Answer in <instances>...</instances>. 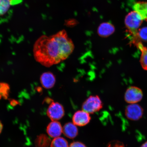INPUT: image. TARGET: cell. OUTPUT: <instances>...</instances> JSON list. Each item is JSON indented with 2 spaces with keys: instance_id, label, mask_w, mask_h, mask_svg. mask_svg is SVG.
<instances>
[{
  "instance_id": "18",
  "label": "cell",
  "mask_w": 147,
  "mask_h": 147,
  "mask_svg": "<svg viewBox=\"0 0 147 147\" xmlns=\"http://www.w3.org/2000/svg\"><path fill=\"white\" fill-rule=\"evenodd\" d=\"M137 41L136 45L139 42H141L140 41L147 42V27L143 28L139 30Z\"/></svg>"
},
{
  "instance_id": "4",
  "label": "cell",
  "mask_w": 147,
  "mask_h": 147,
  "mask_svg": "<svg viewBox=\"0 0 147 147\" xmlns=\"http://www.w3.org/2000/svg\"><path fill=\"white\" fill-rule=\"evenodd\" d=\"M47 114L52 121H57L64 116V108L59 103L52 100L48 108Z\"/></svg>"
},
{
  "instance_id": "20",
  "label": "cell",
  "mask_w": 147,
  "mask_h": 147,
  "mask_svg": "<svg viewBox=\"0 0 147 147\" xmlns=\"http://www.w3.org/2000/svg\"><path fill=\"white\" fill-rule=\"evenodd\" d=\"M69 147H87L83 143L80 142H73L70 145Z\"/></svg>"
},
{
  "instance_id": "16",
  "label": "cell",
  "mask_w": 147,
  "mask_h": 147,
  "mask_svg": "<svg viewBox=\"0 0 147 147\" xmlns=\"http://www.w3.org/2000/svg\"><path fill=\"white\" fill-rule=\"evenodd\" d=\"M51 147H69L67 141L63 138H55L51 142Z\"/></svg>"
},
{
  "instance_id": "11",
  "label": "cell",
  "mask_w": 147,
  "mask_h": 147,
  "mask_svg": "<svg viewBox=\"0 0 147 147\" xmlns=\"http://www.w3.org/2000/svg\"><path fill=\"white\" fill-rule=\"evenodd\" d=\"M63 133L66 137L69 138L74 139L78 135V128L73 123H67L63 126Z\"/></svg>"
},
{
  "instance_id": "5",
  "label": "cell",
  "mask_w": 147,
  "mask_h": 147,
  "mask_svg": "<svg viewBox=\"0 0 147 147\" xmlns=\"http://www.w3.org/2000/svg\"><path fill=\"white\" fill-rule=\"evenodd\" d=\"M143 96V92L140 88L135 86H131L126 90L124 99L128 103L136 104L142 100Z\"/></svg>"
},
{
  "instance_id": "19",
  "label": "cell",
  "mask_w": 147,
  "mask_h": 147,
  "mask_svg": "<svg viewBox=\"0 0 147 147\" xmlns=\"http://www.w3.org/2000/svg\"><path fill=\"white\" fill-rule=\"evenodd\" d=\"M107 147H125L124 145L119 142L114 141L109 143Z\"/></svg>"
},
{
  "instance_id": "21",
  "label": "cell",
  "mask_w": 147,
  "mask_h": 147,
  "mask_svg": "<svg viewBox=\"0 0 147 147\" xmlns=\"http://www.w3.org/2000/svg\"><path fill=\"white\" fill-rule=\"evenodd\" d=\"M3 128V125L2 124L1 121H0V134L1 133L2 130Z\"/></svg>"
},
{
  "instance_id": "7",
  "label": "cell",
  "mask_w": 147,
  "mask_h": 147,
  "mask_svg": "<svg viewBox=\"0 0 147 147\" xmlns=\"http://www.w3.org/2000/svg\"><path fill=\"white\" fill-rule=\"evenodd\" d=\"M91 119L90 114L82 110H79L74 114L72 120L76 126H83L89 123Z\"/></svg>"
},
{
  "instance_id": "14",
  "label": "cell",
  "mask_w": 147,
  "mask_h": 147,
  "mask_svg": "<svg viewBox=\"0 0 147 147\" xmlns=\"http://www.w3.org/2000/svg\"><path fill=\"white\" fill-rule=\"evenodd\" d=\"M10 87L7 83L0 82V100L2 98L6 100L8 98Z\"/></svg>"
},
{
  "instance_id": "17",
  "label": "cell",
  "mask_w": 147,
  "mask_h": 147,
  "mask_svg": "<svg viewBox=\"0 0 147 147\" xmlns=\"http://www.w3.org/2000/svg\"><path fill=\"white\" fill-rule=\"evenodd\" d=\"M50 140L48 138L44 135L39 136L37 139V147H47L50 143Z\"/></svg>"
},
{
  "instance_id": "9",
  "label": "cell",
  "mask_w": 147,
  "mask_h": 147,
  "mask_svg": "<svg viewBox=\"0 0 147 147\" xmlns=\"http://www.w3.org/2000/svg\"><path fill=\"white\" fill-rule=\"evenodd\" d=\"M47 132L48 135L52 138L59 137L63 133V128L61 124L57 121L51 122L47 128Z\"/></svg>"
},
{
  "instance_id": "13",
  "label": "cell",
  "mask_w": 147,
  "mask_h": 147,
  "mask_svg": "<svg viewBox=\"0 0 147 147\" xmlns=\"http://www.w3.org/2000/svg\"><path fill=\"white\" fill-rule=\"evenodd\" d=\"M136 46L141 53L140 60L141 67L145 70L147 71V48L144 47L141 42L138 43Z\"/></svg>"
},
{
  "instance_id": "22",
  "label": "cell",
  "mask_w": 147,
  "mask_h": 147,
  "mask_svg": "<svg viewBox=\"0 0 147 147\" xmlns=\"http://www.w3.org/2000/svg\"><path fill=\"white\" fill-rule=\"evenodd\" d=\"M141 147H147V141L143 143Z\"/></svg>"
},
{
  "instance_id": "10",
  "label": "cell",
  "mask_w": 147,
  "mask_h": 147,
  "mask_svg": "<svg viewBox=\"0 0 147 147\" xmlns=\"http://www.w3.org/2000/svg\"><path fill=\"white\" fill-rule=\"evenodd\" d=\"M115 31V28L111 24L104 23L101 24L99 26L98 33L100 36L106 38L111 35Z\"/></svg>"
},
{
  "instance_id": "8",
  "label": "cell",
  "mask_w": 147,
  "mask_h": 147,
  "mask_svg": "<svg viewBox=\"0 0 147 147\" xmlns=\"http://www.w3.org/2000/svg\"><path fill=\"white\" fill-rule=\"evenodd\" d=\"M40 80L43 87L49 89L54 87L56 82V78L52 73L47 71L42 74L40 76Z\"/></svg>"
},
{
  "instance_id": "6",
  "label": "cell",
  "mask_w": 147,
  "mask_h": 147,
  "mask_svg": "<svg viewBox=\"0 0 147 147\" xmlns=\"http://www.w3.org/2000/svg\"><path fill=\"white\" fill-rule=\"evenodd\" d=\"M144 113L143 108L139 105L130 104L125 110V115L127 118L132 121H137L142 118Z\"/></svg>"
},
{
  "instance_id": "2",
  "label": "cell",
  "mask_w": 147,
  "mask_h": 147,
  "mask_svg": "<svg viewBox=\"0 0 147 147\" xmlns=\"http://www.w3.org/2000/svg\"><path fill=\"white\" fill-rule=\"evenodd\" d=\"M143 21L141 16L135 11L130 12L125 19V24L128 32L133 38L132 42L135 45L137 43L139 27L140 26Z\"/></svg>"
},
{
  "instance_id": "12",
  "label": "cell",
  "mask_w": 147,
  "mask_h": 147,
  "mask_svg": "<svg viewBox=\"0 0 147 147\" xmlns=\"http://www.w3.org/2000/svg\"><path fill=\"white\" fill-rule=\"evenodd\" d=\"M133 9L141 16L143 20L147 21V2L136 3L134 5Z\"/></svg>"
},
{
  "instance_id": "3",
  "label": "cell",
  "mask_w": 147,
  "mask_h": 147,
  "mask_svg": "<svg viewBox=\"0 0 147 147\" xmlns=\"http://www.w3.org/2000/svg\"><path fill=\"white\" fill-rule=\"evenodd\" d=\"M103 104L98 95L91 96L84 102L82 109L89 114H93L102 109Z\"/></svg>"
},
{
  "instance_id": "1",
  "label": "cell",
  "mask_w": 147,
  "mask_h": 147,
  "mask_svg": "<svg viewBox=\"0 0 147 147\" xmlns=\"http://www.w3.org/2000/svg\"><path fill=\"white\" fill-rule=\"evenodd\" d=\"M74 45L64 30L50 36H41L33 47L36 61L46 67H50L67 59L73 52Z\"/></svg>"
},
{
  "instance_id": "15",
  "label": "cell",
  "mask_w": 147,
  "mask_h": 147,
  "mask_svg": "<svg viewBox=\"0 0 147 147\" xmlns=\"http://www.w3.org/2000/svg\"><path fill=\"white\" fill-rule=\"evenodd\" d=\"M13 0H0V16L6 13L12 4Z\"/></svg>"
}]
</instances>
